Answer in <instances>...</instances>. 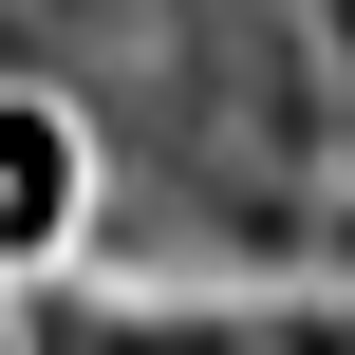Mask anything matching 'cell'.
I'll return each instance as SVG.
<instances>
[{
    "label": "cell",
    "instance_id": "cell-1",
    "mask_svg": "<svg viewBox=\"0 0 355 355\" xmlns=\"http://www.w3.org/2000/svg\"><path fill=\"white\" fill-rule=\"evenodd\" d=\"M56 187H75V131L56 112H0V243H56Z\"/></svg>",
    "mask_w": 355,
    "mask_h": 355
}]
</instances>
